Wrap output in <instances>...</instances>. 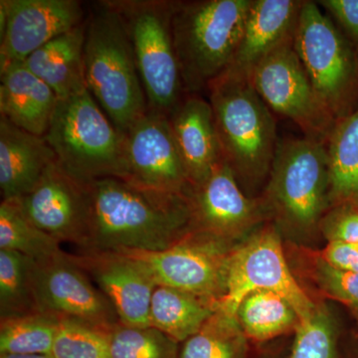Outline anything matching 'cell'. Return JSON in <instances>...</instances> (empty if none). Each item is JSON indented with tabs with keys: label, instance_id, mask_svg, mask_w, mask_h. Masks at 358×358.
Wrapping results in <instances>:
<instances>
[{
	"label": "cell",
	"instance_id": "6da1fadb",
	"mask_svg": "<svg viewBox=\"0 0 358 358\" xmlns=\"http://www.w3.org/2000/svg\"><path fill=\"white\" fill-rule=\"evenodd\" d=\"M86 248L96 251L159 252L189 233L188 195L148 189L121 178L89 183Z\"/></svg>",
	"mask_w": 358,
	"mask_h": 358
},
{
	"label": "cell",
	"instance_id": "7a4b0ae2",
	"mask_svg": "<svg viewBox=\"0 0 358 358\" xmlns=\"http://www.w3.org/2000/svg\"><path fill=\"white\" fill-rule=\"evenodd\" d=\"M88 91L122 134L148 110L133 49L119 13L100 1L87 20L84 45Z\"/></svg>",
	"mask_w": 358,
	"mask_h": 358
},
{
	"label": "cell",
	"instance_id": "3957f363",
	"mask_svg": "<svg viewBox=\"0 0 358 358\" xmlns=\"http://www.w3.org/2000/svg\"><path fill=\"white\" fill-rule=\"evenodd\" d=\"M252 0L174 1L173 36L186 94H197L228 69Z\"/></svg>",
	"mask_w": 358,
	"mask_h": 358
},
{
	"label": "cell",
	"instance_id": "277c9868",
	"mask_svg": "<svg viewBox=\"0 0 358 358\" xmlns=\"http://www.w3.org/2000/svg\"><path fill=\"white\" fill-rule=\"evenodd\" d=\"M45 138L58 164L80 182L129 179L124 134L117 131L88 90L58 101Z\"/></svg>",
	"mask_w": 358,
	"mask_h": 358
},
{
	"label": "cell",
	"instance_id": "5b68a950",
	"mask_svg": "<svg viewBox=\"0 0 358 358\" xmlns=\"http://www.w3.org/2000/svg\"><path fill=\"white\" fill-rule=\"evenodd\" d=\"M223 159L237 181L272 169L277 150L274 117L248 78L222 74L208 87Z\"/></svg>",
	"mask_w": 358,
	"mask_h": 358
},
{
	"label": "cell",
	"instance_id": "8992f818",
	"mask_svg": "<svg viewBox=\"0 0 358 358\" xmlns=\"http://www.w3.org/2000/svg\"><path fill=\"white\" fill-rule=\"evenodd\" d=\"M119 13L128 33L148 110L169 115L185 96L174 48V1L106 0Z\"/></svg>",
	"mask_w": 358,
	"mask_h": 358
},
{
	"label": "cell",
	"instance_id": "52a82bcc",
	"mask_svg": "<svg viewBox=\"0 0 358 358\" xmlns=\"http://www.w3.org/2000/svg\"><path fill=\"white\" fill-rule=\"evenodd\" d=\"M294 47L320 100L336 121L343 119L357 80V59L317 2H303Z\"/></svg>",
	"mask_w": 358,
	"mask_h": 358
},
{
	"label": "cell",
	"instance_id": "ba28073f",
	"mask_svg": "<svg viewBox=\"0 0 358 358\" xmlns=\"http://www.w3.org/2000/svg\"><path fill=\"white\" fill-rule=\"evenodd\" d=\"M250 80L271 110L292 120L307 138L327 145L338 121L315 93L294 39L264 58Z\"/></svg>",
	"mask_w": 358,
	"mask_h": 358
},
{
	"label": "cell",
	"instance_id": "9c48e42d",
	"mask_svg": "<svg viewBox=\"0 0 358 358\" xmlns=\"http://www.w3.org/2000/svg\"><path fill=\"white\" fill-rule=\"evenodd\" d=\"M257 291L282 296L296 310L300 322L317 312L289 271L281 241L272 231L261 233L228 256L226 291L218 301V310L236 317L240 303Z\"/></svg>",
	"mask_w": 358,
	"mask_h": 358
},
{
	"label": "cell",
	"instance_id": "30bf717a",
	"mask_svg": "<svg viewBox=\"0 0 358 358\" xmlns=\"http://www.w3.org/2000/svg\"><path fill=\"white\" fill-rule=\"evenodd\" d=\"M273 200L289 222L310 227L319 220L329 188L327 145L313 138L278 143L272 169Z\"/></svg>",
	"mask_w": 358,
	"mask_h": 358
},
{
	"label": "cell",
	"instance_id": "8fae6325",
	"mask_svg": "<svg viewBox=\"0 0 358 358\" xmlns=\"http://www.w3.org/2000/svg\"><path fill=\"white\" fill-rule=\"evenodd\" d=\"M93 282L65 251L46 260L33 261L32 291L40 313L112 331L121 322Z\"/></svg>",
	"mask_w": 358,
	"mask_h": 358
},
{
	"label": "cell",
	"instance_id": "7c38bea8",
	"mask_svg": "<svg viewBox=\"0 0 358 358\" xmlns=\"http://www.w3.org/2000/svg\"><path fill=\"white\" fill-rule=\"evenodd\" d=\"M215 239L189 233L178 244L159 252H127L143 261L157 286L180 289L217 303L226 291L228 257Z\"/></svg>",
	"mask_w": 358,
	"mask_h": 358
},
{
	"label": "cell",
	"instance_id": "4fadbf2b",
	"mask_svg": "<svg viewBox=\"0 0 358 358\" xmlns=\"http://www.w3.org/2000/svg\"><path fill=\"white\" fill-rule=\"evenodd\" d=\"M15 201L26 217L61 244L86 248L89 185L72 178L57 160L47 167L31 192Z\"/></svg>",
	"mask_w": 358,
	"mask_h": 358
},
{
	"label": "cell",
	"instance_id": "5bb4252c",
	"mask_svg": "<svg viewBox=\"0 0 358 358\" xmlns=\"http://www.w3.org/2000/svg\"><path fill=\"white\" fill-rule=\"evenodd\" d=\"M129 179L134 185L188 195L189 181L166 115L148 110L124 134Z\"/></svg>",
	"mask_w": 358,
	"mask_h": 358
},
{
	"label": "cell",
	"instance_id": "9a60e30c",
	"mask_svg": "<svg viewBox=\"0 0 358 358\" xmlns=\"http://www.w3.org/2000/svg\"><path fill=\"white\" fill-rule=\"evenodd\" d=\"M70 255L105 294L122 324L150 327L157 285L143 261L127 252L77 250Z\"/></svg>",
	"mask_w": 358,
	"mask_h": 358
},
{
	"label": "cell",
	"instance_id": "2e32d148",
	"mask_svg": "<svg viewBox=\"0 0 358 358\" xmlns=\"http://www.w3.org/2000/svg\"><path fill=\"white\" fill-rule=\"evenodd\" d=\"M6 27L0 38V68L26 59L52 39L85 22L78 0H1Z\"/></svg>",
	"mask_w": 358,
	"mask_h": 358
},
{
	"label": "cell",
	"instance_id": "e0dca14e",
	"mask_svg": "<svg viewBox=\"0 0 358 358\" xmlns=\"http://www.w3.org/2000/svg\"><path fill=\"white\" fill-rule=\"evenodd\" d=\"M167 117L190 187L201 185L225 162L210 103L188 94Z\"/></svg>",
	"mask_w": 358,
	"mask_h": 358
},
{
	"label": "cell",
	"instance_id": "ac0fdd59",
	"mask_svg": "<svg viewBox=\"0 0 358 358\" xmlns=\"http://www.w3.org/2000/svg\"><path fill=\"white\" fill-rule=\"evenodd\" d=\"M188 199L192 224L199 226V233L213 239L234 234L255 216L253 202L245 196L225 162L201 185L190 188Z\"/></svg>",
	"mask_w": 358,
	"mask_h": 358
},
{
	"label": "cell",
	"instance_id": "d6986e66",
	"mask_svg": "<svg viewBox=\"0 0 358 358\" xmlns=\"http://www.w3.org/2000/svg\"><path fill=\"white\" fill-rule=\"evenodd\" d=\"M303 2L252 0L236 54L223 74L250 79L264 58L285 42L294 39Z\"/></svg>",
	"mask_w": 358,
	"mask_h": 358
},
{
	"label": "cell",
	"instance_id": "ffe728a7",
	"mask_svg": "<svg viewBox=\"0 0 358 358\" xmlns=\"http://www.w3.org/2000/svg\"><path fill=\"white\" fill-rule=\"evenodd\" d=\"M57 160L45 136L18 128L0 115V192L16 200L31 192L47 167Z\"/></svg>",
	"mask_w": 358,
	"mask_h": 358
},
{
	"label": "cell",
	"instance_id": "44dd1931",
	"mask_svg": "<svg viewBox=\"0 0 358 358\" xmlns=\"http://www.w3.org/2000/svg\"><path fill=\"white\" fill-rule=\"evenodd\" d=\"M0 71V114L28 133L46 136L59 101L55 92L24 62L10 63Z\"/></svg>",
	"mask_w": 358,
	"mask_h": 358
},
{
	"label": "cell",
	"instance_id": "7402d4cb",
	"mask_svg": "<svg viewBox=\"0 0 358 358\" xmlns=\"http://www.w3.org/2000/svg\"><path fill=\"white\" fill-rule=\"evenodd\" d=\"M86 29L87 20L52 39L24 61L26 67L48 85L59 100L88 90L84 69Z\"/></svg>",
	"mask_w": 358,
	"mask_h": 358
},
{
	"label": "cell",
	"instance_id": "603a6c76",
	"mask_svg": "<svg viewBox=\"0 0 358 358\" xmlns=\"http://www.w3.org/2000/svg\"><path fill=\"white\" fill-rule=\"evenodd\" d=\"M217 303L195 294L157 286L150 305V327L180 343L200 331L216 310Z\"/></svg>",
	"mask_w": 358,
	"mask_h": 358
},
{
	"label": "cell",
	"instance_id": "cb8c5ba5",
	"mask_svg": "<svg viewBox=\"0 0 358 358\" xmlns=\"http://www.w3.org/2000/svg\"><path fill=\"white\" fill-rule=\"evenodd\" d=\"M327 150L331 199L358 205V108L336 122Z\"/></svg>",
	"mask_w": 358,
	"mask_h": 358
},
{
	"label": "cell",
	"instance_id": "d4e9b609",
	"mask_svg": "<svg viewBox=\"0 0 358 358\" xmlns=\"http://www.w3.org/2000/svg\"><path fill=\"white\" fill-rule=\"evenodd\" d=\"M236 320L245 338L256 343L278 338L300 322L289 301L270 291L248 294L238 308Z\"/></svg>",
	"mask_w": 358,
	"mask_h": 358
},
{
	"label": "cell",
	"instance_id": "484cf974",
	"mask_svg": "<svg viewBox=\"0 0 358 358\" xmlns=\"http://www.w3.org/2000/svg\"><path fill=\"white\" fill-rule=\"evenodd\" d=\"M246 341L236 317L217 310L199 331L183 341L178 358H247Z\"/></svg>",
	"mask_w": 358,
	"mask_h": 358
},
{
	"label": "cell",
	"instance_id": "4316f807",
	"mask_svg": "<svg viewBox=\"0 0 358 358\" xmlns=\"http://www.w3.org/2000/svg\"><path fill=\"white\" fill-rule=\"evenodd\" d=\"M0 250L17 252L36 262L63 251L60 242L26 217L15 200L0 204Z\"/></svg>",
	"mask_w": 358,
	"mask_h": 358
},
{
	"label": "cell",
	"instance_id": "83f0119b",
	"mask_svg": "<svg viewBox=\"0 0 358 358\" xmlns=\"http://www.w3.org/2000/svg\"><path fill=\"white\" fill-rule=\"evenodd\" d=\"M60 320L34 313L0 320V355H49Z\"/></svg>",
	"mask_w": 358,
	"mask_h": 358
},
{
	"label": "cell",
	"instance_id": "f1b7e54d",
	"mask_svg": "<svg viewBox=\"0 0 358 358\" xmlns=\"http://www.w3.org/2000/svg\"><path fill=\"white\" fill-rule=\"evenodd\" d=\"M33 260L0 250V320L38 313L31 285Z\"/></svg>",
	"mask_w": 358,
	"mask_h": 358
},
{
	"label": "cell",
	"instance_id": "f546056e",
	"mask_svg": "<svg viewBox=\"0 0 358 358\" xmlns=\"http://www.w3.org/2000/svg\"><path fill=\"white\" fill-rule=\"evenodd\" d=\"M60 320V319H59ZM109 329L61 319L54 341L53 358H113Z\"/></svg>",
	"mask_w": 358,
	"mask_h": 358
},
{
	"label": "cell",
	"instance_id": "4dcf8cb0",
	"mask_svg": "<svg viewBox=\"0 0 358 358\" xmlns=\"http://www.w3.org/2000/svg\"><path fill=\"white\" fill-rule=\"evenodd\" d=\"M178 345L155 327L120 324L110 333L113 358H178Z\"/></svg>",
	"mask_w": 358,
	"mask_h": 358
},
{
	"label": "cell",
	"instance_id": "1f68e13d",
	"mask_svg": "<svg viewBox=\"0 0 358 358\" xmlns=\"http://www.w3.org/2000/svg\"><path fill=\"white\" fill-rule=\"evenodd\" d=\"M317 275L329 296L358 312V272L339 270L320 260Z\"/></svg>",
	"mask_w": 358,
	"mask_h": 358
},
{
	"label": "cell",
	"instance_id": "d6a6232c",
	"mask_svg": "<svg viewBox=\"0 0 358 358\" xmlns=\"http://www.w3.org/2000/svg\"><path fill=\"white\" fill-rule=\"evenodd\" d=\"M329 240L358 246V205L341 204L327 220Z\"/></svg>",
	"mask_w": 358,
	"mask_h": 358
},
{
	"label": "cell",
	"instance_id": "836d02e7",
	"mask_svg": "<svg viewBox=\"0 0 358 358\" xmlns=\"http://www.w3.org/2000/svg\"><path fill=\"white\" fill-rule=\"evenodd\" d=\"M317 4L334 16L358 46V0H322Z\"/></svg>",
	"mask_w": 358,
	"mask_h": 358
},
{
	"label": "cell",
	"instance_id": "e575fe53",
	"mask_svg": "<svg viewBox=\"0 0 358 358\" xmlns=\"http://www.w3.org/2000/svg\"><path fill=\"white\" fill-rule=\"evenodd\" d=\"M322 259L327 265L348 272H358V246L345 242L329 240L322 250Z\"/></svg>",
	"mask_w": 358,
	"mask_h": 358
},
{
	"label": "cell",
	"instance_id": "d590c367",
	"mask_svg": "<svg viewBox=\"0 0 358 358\" xmlns=\"http://www.w3.org/2000/svg\"><path fill=\"white\" fill-rule=\"evenodd\" d=\"M0 358H53L49 355H0Z\"/></svg>",
	"mask_w": 358,
	"mask_h": 358
}]
</instances>
